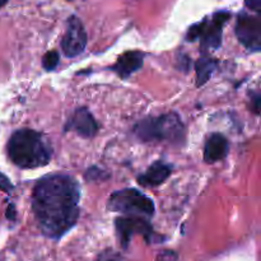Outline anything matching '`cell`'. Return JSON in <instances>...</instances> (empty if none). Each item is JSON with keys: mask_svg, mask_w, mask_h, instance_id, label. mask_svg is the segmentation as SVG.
I'll return each instance as SVG.
<instances>
[{"mask_svg": "<svg viewBox=\"0 0 261 261\" xmlns=\"http://www.w3.org/2000/svg\"><path fill=\"white\" fill-rule=\"evenodd\" d=\"M79 185L69 175L54 173L41 178L33 188L32 209L41 232L60 239L79 218Z\"/></svg>", "mask_w": 261, "mask_h": 261, "instance_id": "1", "label": "cell"}, {"mask_svg": "<svg viewBox=\"0 0 261 261\" xmlns=\"http://www.w3.org/2000/svg\"><path fill=\"white\" fill-rule=\"evenodd\" d=\"M7 152L9 160L17 167L33 170L48 165L53 148L48 139L41 133L32 129H20L10 137Z\"/></svg>", "mask_w": 261, "mask_h": 261, "instance_id": "2", "label": "cell"}, {"mask_svg": "<svg viewBox=\"0 0 261 261\" xmlns=\"http://www.w3.org/2000/svg\"><path fill=\"white\" fill-rule=\"evenodd\" d=\"M133 132L142 142L167 140L180 144L185 139V126L175 112L161 115L158 117H147L138 122Z\"/></svg>", "mask_w": 261, "mask_h": 261, "instance_id": "3", "label": "cell"}, {"mask_svg": "<svg viewBox=\"0 0 261 261\" xmlns=\"http://www.w3.org/2000/svg\"><path fill=\"white\" fill-rule=\"evenodd\" d=\"M111 212L149 218L154 214V203L137 189H122L111 194L107 203Z\"/></svg>", "mask_w": 261, "mask_h": 261, "instance_id": "4", "label": "cell"}, {"mask_svg": "<svg viewBox=\"0 0 261 261\" xmlns=\"http://www.w3.org/2000/svg\"><path fill=\"white\" fill-rule=\"evenodd\" d=\"M229 18L231 13L227 10L214 13L211 19H204L191 25L186 33V40L190 42L200 40V47L203 51L217 50L222 45V32Z\"/></svg>", "mask_w": 261, "mask_h": 261, "instance_id": "5", "label": "cell"}, {"mask_svg": "<svg viewBox=\"0 0 261 261\" xmlns=\"http://www.w3.org/2000/svg\"><path fill=\"white\" fill-rule=\"evenodd\" d=\"M236 35L240 42L249 50L260 51L261 48V18L259 14L252 15L242 12L236 23Z\"/></svg>", "mask_w": 261, "mask_h": 261, "instance_id": "6", "label": "cell"}, {"mask_svg": "<svg viewBox=\"0 0 261 261\" xmlns=\"http://www.w3.org/2000/svg\"><path fill=\"white\" fill-rule=\"evenodd\" d=\"M87 46V33L83 23L75 15H71L66 23V31L61 41V47L68 58L81 55Z\"/></svg>", "mask_w": 261, "mask_h": 261, "instance_id": "7", "label": "cell"}, {"mask_svg": "<svg viewBox=\"0 0 261 261\" xmlns=\"http://www.w3.org/2000/svg\"><path fill=\"white\" fill-rule=\"evenodd\" d=\"M115 227H116L117 237H119L122 249H126L134 233L143 234L147 240L150 239V234H152V226L144 217H119L115 221Z\"/></svg>", "mask_w": 261, "mask_h": 261, "instance_id": "8", "label": "cell"}, {"mask_svg": "<svg viewBox=\"0 0 261 261\" xmlns=\"http://www.w3.org/2000/svg\"><path fill=\"white\" fill-rule=\"evenodd\" d=\"M65 132H75L79 137L89 139L97 134L98 124L88 109L81 107V109L75 110L73 116L66 121Z\"/></svg>", "mask_w": 261, "mask_h": 261, "instance_id": "9", "label": "cell"}, {"mask_svg": "<svg viewBox=\"0 0 261 261\" xmlns=\"http://www.w3.org/2000/svg\"><path fill=\"white\" fill-rule=\"evenodd\" d=\"M144 55L139 51H129L117 59L116 63L111 66V70L115 71L121 79L129 78L132 74L139 70L143 66Z\"/></svg>", "mask_w": 261, "mask_h": 261, "instance_id": "10", "label": "cell"}, {"mask_svg": "<svg viewBox=\"0 0 261 261\" xmlns=\"http://www.w3.org/2000/svg\"><path fill=\"white\" fill-rule=\"evenodd\" d=\"M229 150V143L222 134L214 133L206 139L204 147V161L206 163H214L223 160Z\"/></svg>", "mask_w": 261, "mask_h": 261, "instance_id": "11", "label": "cell"}, {"mask_svg": "<svg viewBox=\"0 0 261 261\" xmlns=\"http://www.w3.org/2000/svg\"><path fill=\"white\" fill-rule=\"evenodd\" d=\"M171 167L166 163L157 161L153 163L143 175L138 176V182L144 188H154V186L161 185L167 180L168 176L171 175Z\"/></svg>", "mask_w": 261, "mask_h": 261, "instance_id": "12", "label": "cell"}, {"mask_svg": "<svg viewBox=\"0 0 261 261\" xmlns=\"http://www.w3.org/2000/svg\"><path fill=\"white\" fill-rule=\"evenodd\" d=\"M217 60H214L211 56H201L195 63V73H196V87H201L211 79L212 74L214 73L217 68Z\"/></svg>", "mask_w": 261, "mask_h": 261, "instance_id": "13", "label": "cell"}, {"mask_svg": "<svg viewBox=\"0 0 261 261\" xmlns=\"http://www.w3.org/2000/svg\"><path fill=\"white\" fill-rule=\"evenodd\" d=\"M59 64V54L58 51L51 50L43 55L42 58V66L45 70H54L56 65Z\"/></svg>", "mask_w": 261, "mask_h": 261, "instance_id": "14", "label": "cell"}, {"mask_svg": "<svg viewBox=\"0 0 261 261\" xmlns=\"http://www.w3.org/2000/svg\"><path fill=\"white\" fill-rule=\"evenodd\" d=\"M84 177L89 181H96V180H105V178L109 177V173L105 172L103 170L98 167H91L87 170Z\"/></svg>", "mask_w": 261, "mask_h": 261, "instance_id": "15", "label": "cell"}, {"mask_svg": "<svg viewBox=\"0 0 261 261\" xmlns=\"http://www.w3.org/2000/svg\"><path fill=\"white\" fill-rule=\"evenodd\" d=\"M190 65H191L190 58H189L188 55H185V54H180V56H178L177 59L178 70L184 71V73H188L189 69H190Z\"/></svg>", "mask_w": 261, "mask_h": 261, "instance_id": "16", "label": "cell"}, {"mask_svg": "<svg viewBox=\"0 0 261 261\" xmlns=\"http://www.w3.org/2000/svg\"><path fill=\"white\" fill-rule=\"evenodd\" d=\"M13 189H14V186L10 182L9 178H8L4 173L0 172V190L4 191V193H10Z\"/></svg>", "mask_w": 261, "mask_h": 261, "instance_id": "17", "label": "cell"}, {"mask_svg": "<svg viewBox=\"0 0 261 261\" xmlns=\"http://www.w3.org/2000/svg\"><path fill=\"white\" fill-rule=\"evenodd\" d=\"M157 261H177V255L173 251L166 250V251H162L158 254Z\"/></svg>", "mask_w": 261, "mask_h": 261, "instance_id": "18", "label": "cell"}, {"mask_svg": "<svg viewBox=\"0 0 261 261\" xmlns=\"http://www.w3.org/2000/svg\"><path fill=\"white\" fill-rule=\"evenodd\" d=\"M260 101H261V96H260L259 92L251 93V102H252V105H254L251 109L256 115H259V112H260Z\"/></svg>", "mask_w": 261, "mask_h": 261, "instance_id": "19", "label": "cell"}, {"mask_svg": "<svg viewBox=\"0 0 261 261\" xmlns=\"http://www.w3.org/2000/svg\"><path fill=\"white\" fill-rule=\"evenodd\" d=\"M245 5L249 9L256 12V14H260L261 12V0H245Z\"/></svg>", "mask_w": 261, "mask_h": 261, "instance_id": "20", "label": "cell"}, {"mask_svg": "<svg viewBox=\"0 0 261 261\" xmlns=\"http://www.w3.org/2000/svg\"><path fill=\"white\" fill-rule=\"evenodd\" d=\"M7 218L9 219V221H14L15 219V209H14V205H13V204H10V205L8 206Z\"/></svg>", "mask_w": 261, "mask_h": 261, "instance_id": "21", "label": "cell"}, {"mask_svg": "<svg viewBox=\"0 0 261 261\" xmlns=\"http://www.w3.org/2000/svg\"><path fill=\"white\" fill-rule=\"evenodd\" d=\"M7 2H8V0H0V8H2L3 5L7 4Z\"/></svg>", "mask_w": 261, "mask_h": 261, "instance_id": "22", "label": "cell"}]
</instances>
